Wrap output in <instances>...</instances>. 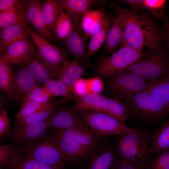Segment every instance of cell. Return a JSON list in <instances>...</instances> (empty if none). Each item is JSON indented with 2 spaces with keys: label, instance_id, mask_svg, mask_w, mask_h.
Masks as SVG:
<instances>
[{
  "label": "cell",
  "instance_id": "cell-1",
  "mask_svg": "<svg viewBox=\"0 0 169 169\" xmlns=\"http://www.w3.org/2000/svg\"><path fill=\"white\" fill-rule=\"evenodd\" d=\"M113 6L123 27L120 48L128 46L143 51L145 47H147L150 53L158 50L157 49L163 40V33L151 19L138 14L131 9L120 8L114 4Z\"/></svg>",
  "mask_w": 169,
  "mask_h": 169
},
{
  "label": "cell",
  "instance_id": "cell-2",
  "mask_svg": "<svg viewBox=\"0 0 169 169\" xmlns=\"http://www.w3.org/2000/svg\"><path fill=\"white\" fill-rule=\"evenodd\" d=\"M151 132L149 130L134 129L115 139L118 156L121 161L138 163L150 158L149 149Z\"/></svg>",
  "mask_w": 169,
  "mask_h": 169
},
{
  "label": "cell",
  "instance_id": "cell-3",
  "mask_svg": "<svg viewBox=\"0 0 169 169\" xmlns=\"http://www.w3.org/2000/svg\"><path fill=\"white\" fill-rule=\"evenodd\" d=\"M102 79L104 89L110 97L123 100L142 91L152 82L126 70Z\"/></svg>",
  "mask_w": 169,
  "mask_h": 169
},
{
  "label": "cell",
  "instance_id": "cell-4",
  "mask_svg": "<svg viewBox=\"0 0 169 169\" xmlns=\"http://www.w3.org/2000/svg\"><path fill=\"white\" fill-rule=\"evenodd\" d=\"M22 153L57 169H66L55 136L46 133L27 146L19 148Z\"/></svg>",
  "mask_w": 169,
  "mask_h": 169
},
{
  "label": "cell",
  "instance_id": "cell-5",
  "mask_svg": "<svg viewBox=\"0 0 169 169\" xmlns=\"http://www.w3.org/2000/svg\"><path fill=\"white\" fill-rule=\"evenodd\" d=\"M120 99L108 97L101 93H88L76 96L73 107L76 110L106 112L125 124L129 117L128 111L124 103Z\"/></svg>",
  "mask_w": 169,
  "mask_h": 169
},
{
  "label": "cell",
  "instance_id": "cell-6",
  "mask_svg": "<svg viewBox=\"0 0 169 169\" xmlns=\"http://www.w3.org/2000/svg\"><path fill=\"white\" fill-rule=\"evenodd\" d=\"M146 52L134 49L128 46L120 48L108 56L101 57L94 66L96 76L102 79L123 71L145 57Z\"/></svg>",
  "mask_w": 169,
  "mask_h": 169
},
{
  "label": "cell",
  "instance_id": "cell-7",
  "mask_svg": "<svg viewBox=\"0 0 169 169\" xmlns=\"http://www.w3.org/2000/svg\"><path fill=\"white\" fill-rule=\"evenodd\" d=\"M85 122L100 140L121 135L134 130L109 113L95 110H76Z\"/></svg>",
  "mask_w": 169,
  "mask_h": 169
},
{
  "label": "cell",
  "instance_id": "cell-8",
  "mask_svg": "<svg viewBox=\"0 0 169 169\" xmlns=\"http://www.w3.org/2000/svg\"><path fill=\"white\" fill-rule=\"evenodd\" d=\"M123 101L129 116L131 115L142 122H155L169 112L167 107L146 92L141 91Z\"/></svg>",
  "mask_w": 169,
  "mask_h": 169
},
{
  "label": "cell",
  "instance_id": "cell-9",
  "mask_svg": "<svg viewBox=\"0 0 169 169\" xmlns=\"http://www.w3.org/2000/svg\"><path fill=\"white\" fill-rule=\"evenodd\" d=\"M125 70L154 82L169 73V54L158 49Z\"/></svg>",
  "mask_w": 169,
  "mask_h": 169
},
{
  "label": "cell",
  "instance_id": "cell-10",
  "mask_svg": "<svg viewBox=\"0 0 169 169\" xmlns=\"http://www.w3.org/2000/svg\"><path fill=\"white\" fill-rule=\"evenodd\" d=\"M108 137L101 140L94 147L79 169H112L120 160L114 139Z\"/></svg>",
  "mask_w": 169,
  "mask_h": 169
},
{
  "label": "cell",
  "instance_id": "cell-11",
  "mask_svg": "<svg viewBox=\"0 0 169 169\" xmlns=\"http://www.w3.org/2000/svg\"><path fill=\"white\" fill-rule=\"evenodd\" d=\"M53 132L55 136L67 167L79 166L94 148L84 145Z\"/></svg>",
  "mask_w": 169,
  "mask_h": 169
},
{
  "label": "cell",
  "instance_id": "cell-12",
  "mask_svg": "<svg viewBox=\"0 0 169 169\" xmlns=\"http://www.w3.org/2000/svg\"><path fill=\"white\" fill-rule=\"evenodd\" d=\"M30 36L37 47V51L41 58L54 72L67 60L65 51L32 31Z\"/></svg>",
  "mask_w": 169,
  "mask_h": 169
},
{
  "label": "cell",
  "instance_id": "cell-13",
  "mask_svg": "<svg viewBox=\"0 0 169 169\" xmlns=\"http://www.w3.org/2000/svg\"><path fill=\"white\" fill-rule=\"evenodd\" d=\"M73 29L65 39L64 44L69 54L78 60L85 67H87L93 72L94 66L89 61L87 56L86 41L79 29L78 21H72Z\"/></svg>",
  "mask_w": 169,
  "mask_h": 169
},
{
  "label": "cell",
  "instance_id": "cell-14",
  "mask_svg": "<svg viewBox=\"0 0 169 169\" xmlns=\"http://www.w3.org/2000/svg\"><path fill=\"white\" fill-rule=\"evenodd\" d=\"M25 17L27 23L36 31V33L48 40H53L54 35L46 25L43 15L44 2L39 0H24Z\"/></svg>",
  "mask_w": 169,
  "mask_h": 169
},
{
  "label": "cell",
  "instance_id": "cell-15",
  "mask_svg": "<svg viewBox=\"0 0 169 169\" xmlns=\"http://www.w3.org/2000/svg\"><path fill=\"white\" fill-rule=\"evenodd\" d=\"M50 117L37 123L18 128H13L10 137L12 141L21 147L27 146L46 133L50 126Z\"/></svg>",
  "mask_w": 169,
  "mask_h": 169
},
{
  "label": "cell",
  "instance_id": "cell-16",
  "mask_svg": "<svg viewBox=\"0 0 169 169\" xmlns=\"http://www.w3.org/2000/svg\"><path fill=\"white\" fill-rule=\"evenodd\" d=\"M64 104L60 105L51 116L50 128L51 130L55 131L69 129L86 124L73 106Z\"/></svg>",
  "mask_w": 169,
  "mask_h": 169
},
{
  "label": "cell",
  "instance_id": "cell-17",
  "mask_svg": "<svg viewBox=\"0 0 169 169\" xmlns=\"http://www.w3.org/2000/svg\"><path fill=\"white\" fill-rule=\"evenodd\" d=\"M30 36L14 43L5 50L6 56L10 64H24L36 53Z\"/></svg>",
  "mask_w": 169,
  "mask_h": 169
},
{
  "label": "cell",
  "instance_id": "cell-18",
  "mask_svg": "<svg viewBox=\"0 0 169 169\" xmlns=\"http://www.w3.org/2000/svg\"><path fill=\"white\" fill-rule=\"evenodd\" d=\"M54 73L58 80L62 81L73 90L78 80L87 74L85 67L75 59L65 60Z\"/></svg>",
  "mask_w": 169,
  "mask_h": 169
},
{
  "label": "cell",
  "instance_id": "cell-19",
  "mask_svg": "<svg viewBox=\"0 0 169 169\" xmlns=\"http://www.w3.org/2000/svg\"><path fill=\"white\" fill-rule=\"evenodd\" d=\"M14 99L22 102L33 88L41 84L35 80L24 64L14 73Z\"/></svg>",
  "mask_w": 169,
  "mask_h": 169
},
{
  "label": "cell",
  "instance_id": "cell-20",
  "mask_svg": "<svg viewBox=\"0 0 169 169\" xmlns=\"http://www.w3.org/2000/svg\"><path fill=\"white\" fill-rule=\"evenodd\" d=\"M52 131L58 135L93 147L97 146L101 141L86 124Z\"/></svg>",
  "mask_w": 169,
  "mask_h": 169
},
{
  "label": "cell",
  "instance_id": "cell-21",
  "mask_svg": "<svg viewBox=\"0 0 169 169\" xmlns=\"http://www.w3.org/2000/svg\"><path fill=\"white\" fill-rule=\"evenodd\" d=\"M26 8L24 0H18L11 8L0 12V29L13 25H21L30 28L25 17Z\"/></svg>",
  "mask_w": 169,
  "mask_h": 169
},
{
  "label": "cell",
  "instance_id": "cell-22",
  "mask_svg": "<svg viewBox=\"0 0 169 169\" xmlns=\"http://www.w3.org/2000/svg\"><path fill=\"white\" fill-rule=\"evenodd\" d=\"M74 95L69 96L54 101L52 104L29 116L18 119L13 123V128H21L42 121L52 115L62 104L74 100Z\"/></svg>",
  "mask_w": 169,
  "mask_h": 169
},
{
  "label": "cell",
  "instance_id": "cell-23",
  "mask_svg": "<svg viewBox=\"0 0 169 169\" xmlns=\"http://www.w3.org/2000/svg\"><path fill=\"white\" fill-rule=\"evenodd\" d=\"M5 50L0 49V89L7 100L14 99V76L11 64L6 56Z\"/></svg>",
  "mask_w": 169,
  "mask_h": 169
},
{
  "label": "cell",
  "instance_id": "cell-24",
  "mask_svg": "<svg viewBox=\"0 0 169 169\" xmlns=\"http://www.w3.org/2000/svg\"><path fill=\"white\" fill-rule=\"evenodd\" d=\"M24 65L35 80L41 84H44L55 77L54 72L42 59L37 51Z\"/></svg>",
  "mask_w": 169,
  "mask_h": 169
},
{
  "label": "cell",
  "instance_id": "cell-25",
  "mask_svg": "<svg viewBox=\"0 0 169 169\" xmlns=\"http://www.w3.org/2000/svg\"><path fill=\"white\" fill-rule=\"evenodd\" d=\"M168 150L169 118L151 132L150 157L153 158L160 152Z\"/></svg>",
  "mask_w": 169,
  "mask_h": 169
},
{
  "label": "cell",
  "instance_id": "cell-26",
  "mask_svg": "<svg viewBox=\"0 0 169 169\" xmlns=\"http://www.w3.org/2000/svg\"><path fill=\"white\" fill-rule=\"evenodd\" d=\"M106 17L101 9L89 11L84 16L81 18V26L84 32L83 35L86 39L100 31Z\"/></svg>",
  "mask_w": 169,
  "mask_h": 169
},
{
  "label": "cell",
  "instance_id": "cell-27",
  "mask_svg": "<svg viewBox=\"0 0 169 169\" xmlns=\"http://www.w3.org/2000/svg\"><path fill=\"white\" fill-rule=\"evenodd\" d=\"M59 1L72 21L81 19L89 11L91 4L100 2V1L90 0H60Z\"/></svg>",
  "mask_w": 169,
  "mask_h": 169
},
{
  "label": "cell",
  "instance_id": "cell-28",
  "mask_svg": "<svg viewBox=\"0 0 169 169\" xmlns=\"http://www.w3.org/2000/svg\"><path fill=\"white\" fill-rule=\"evenodd\" d=\"M32 31L30 28L18 25L4 28L0 32V49L6 50L14 43L30 36Z\"/></svg>",
  "mask_w": 169,
  "mask_h": 169
},
{
  "label": "cell",
  "instance_id": "cell-29",
  "mask_svg": "<svg viewBox=\"0 0 169 169\" xmlns=\"http://www.w3.org/2000/svg\"><path fill=\"white\" fill-rule=\"evenodd\" d=\"M142 91L149 93L167 107L169 103V73L151 83Z\"/></svg>",
  "mask_w": 169,
  "mask_h": 169
},
{
  "label": "cell",
  "instance_id": "cell-30",
  "mask_svg": "<svg viewBox=\"0 0 169 169\" xmlns=\"http://www.w3.org/2000/svg\"><path fill=\"white\" fill-rule=\"evenodd\" d=\"M123 35L122 23L119 18L115 16L108 30L105 42V52L110 53L120 45Z\"/></svg>",
  "mask_w": 169,
  "mask_h": 169
},
{
  "label": "cell",
  "instance_id": "cell-31",
  "mask_svg": "<svg viewBox=\"0 0 169 169\" xmlns=\"http://www.w3.org/2000/svg\"><path fill=\"white\" fill-rule=\"evenodd\" d=\"M63 9L59 0H46L44 2L42 9L43 18L52 33L58 15Z\"/></svg>",
  "mask_w": 169,
  "mask_h": 169
},
{
  "label": "cell",
  "instance_id": "cell-32",
  "mask_svg": "<svg viewBox=\"0 0 169 169\" xmlns=\"http://www.w3.org/2000/svg\"><path fill=\"white\" fill-rule=\"evenodd\" d=\"M73 29L72 20L63 9L60 12L56 21L53 32L58 40H63L68 36Z\"/></svg>",
  "mask_w": 169,
  "mask_h": 169
},
{
  "label": "cell",
  "instance_id": "cell-33",
  "mask_svg": "<svg viewBox=\"0 0 169 169\" xmlns=\"http://www.w3.org/2000/svg\"><path fill=\"white\" fill-rule=\"evenodd\" d=\"M8 169H57L33 158L20 152L18 157Z\"/></svg>",
  "mask_w": 169,
  "mask_h": 169
},
{
  "label": "cell",
  "instance_id": "cell-34",
  "mask_svg": "<svg viewBox=\"0 0 169 169\" xmlns=\"http://www.w3.org/2000/svg\"><path fill=\"white\" fill-rule=\"evenodd\" d=\"M110 25V19L106 16L101 30L90 38V42L87 47V56L89 59L105 42Z\"/></svg>",
  "mask_w": 169,
  "mask_h": 169
},
{
  "label": "cell",
  "instance_id": "cell-35",
  "mask_svg": "<svg viewBox=\"0 0 169 169\" xmlns=\"http://www.w3.org/2000/svg\"><path fill=\"white\" fill-rule=\"evenodd\" d=\"M44 86L49 91L51 97L62 96L65 98L74 95L72 89L58 79H51L44 84Z\"/></svg>",
  "mask_w": 169,
  "mask_h": 169
},
{
  "label": "cell",
  "instance_id": "cell-36",
  "mask_svg": "<svg viewBox=\"0 0 169 169\" xmlns=\"http://www.w3.org/2000/svg\"><path fill=\"white\" fill-rule=\"evenodd\" d=\"M53 102L40 103L30 100L23 101L22 102L21 109L15 115V117L20 119L29 116L48 107Z\"/></svg>",
  "mask_w": 169,
  "mask_h": 169
},
{
  "label": "cell",
  "instance_id": "cell-37",
  "mask_svg": "<svg viewBox=\"0 0 169 169\" xmlns=\"http://www.w3.org/2000/svg\"><path fill=\"white\" fill-rule=\"evenodd\" d=\"M20 153L19 148L11 146L0 145V168H9Z\"/></svg>",
  "mask_w": 169,
  "mask_h": 169
},
{
  "label": "cell",
  "instance_id": "cell-38",
  "mask_svg": "<svg viewBox=\"0 0 169 169\" xmlns=\"http://www.w3.org/2000/svg\"><path fill=\"white\" fill-rule=\"evenodd\" d=\"M145 169H169V150L162 151L150 158Z\"/></svg>",
  "mask_w": 169,
  "mask_h": 169
},
{
  "label": "cell",
  "instance_id": "cell-39",
  "mask_svg": "<svg viewBox=\"0 0 169 169\" xmlns=\"http://www.w3.org/2000/svg\"><path fill=\"white\" fill-rule=\"evenodd\" d=\"M51 97L49 92L44 86L42 87L38 86L33 88L23 101L30 100L40 103L46 102H48Z\"/></svg>",
  "mask_w": 169,
  "mask_h": 169
},
{
  "label": "cell",
  "instance_id": "cell-40",
  "mask_svg": "<svg viewBox=\"0 0 169 169\" xmlns=\"http://www.w3.org/2000/svg\"><path fill=\"white\" fill-rule=\"evenodd\" d=\"M11 134V120L7 111L2 109L0 110V141L10 137Z\"/></svg>",
  "mask_w": 169,
  "mask_h": 169
},
{
  "label": "cell",
  "instance_id": "cell-41",
  "mask_svg": "<svg viewBox=\"0 0 169 169\" xmlns=\"http://www.w3.org/2000/svg\"><path fill=\"white\" fill-rule=\"evenodd\" d=\"M87 79L90 93L101 94L104 88L102 79L96 76Z\"/></svg>",
  "mask_w": 169,
  "mask_h": 169
},
{
  "label": "cell",
  "instance_id": "cell-42",
  "mask_svg": "<svg viewBox=\"0 0 169 169\" xmlns=\"http://www.w3.org/2000/svg\"><path fill=\"white\" fill-rule=\"evenodd\" d=\"M154 15L163 22V27L164 32H163V40H165L169 48V19L165 13L161 11L153 13Z\"/></svg>",
  "mask_w": 169,
  "mask_h": 169
},
{
  "label": "cell",
  "instance_id": "cell-43",
  "mask_svg": "<svg viewBox=\"0 0 169 169\" xmlns=\"http://www.w3.org/2000/svg\"><path fill=\"white\" fill-rule=\"evenodd\" d=\"M73 91L76 96L90 93L87 79L81 78L78 80L73 88Z\"/></svg>",
  "mask_w": 169,
  "mask_h": 169
},
{
  "label": "cell",
  "instance_id": "cell-44",
  "mask_svg": "<svg viewBox=\"0 0 169 169\" xmlns=\"http://www.w3.org/2000/svg\"><path fill=\"white\" fill-rule=\"evenodd\" d=\"M148 161L138 163H130L120 160L112 169H145Z\"/></svg>",
  "mask_w": 169,
  "mask_h": 169
},
{
  "label": "cell",
  "instance_id": "cell-45",
  "mask_svg": "<svg viewBox=\"0 0 169 169\" xmlns=\"http://www.w3.org/2000/svg\"><path fill=\"white\" fill-rule=\"evenodd\" d=\"M166 3L164 0H145L144 7L152 11H159L164 8Z\"/></svg>",
  "mask_w": 169,
  "mask_h": 169
},
{
  "label": "cell",
  "instance_id": "cell-46",
  "mask_svg": "<svg viewBox=\"0 0 169 169\" xmlns=\"http://www.w3.org/2000/svg\"><path fill=\"white\" fill-rule=\"evenodd\" d=\"M120 2L130 6L131 9L135 11L144 7L143 0H123Z\"/></svg>",
  "mask_w": 169,
  "mask_h": 169
},
{
  "label": "cell",
  "instance_id": "cell-47",
  "mask_svg": "<svg viewBox=\"0 0 169 169\" xmlns=\"http://www.w3.org/2000/svg\"><path fill=\"white\" fill-rule=\"evenodd\" d=\"M18 1V0H0V12L11 8L16 4Z\"/></svg>",
  "mask_w": 169,
  "mask_h": 169
},
{
  "label": "cell",
  "instance_id": "cell-48",
  "mask_svg": "<svg viewBox=\"0 0 169 169\" xmlns=\"http://www.w3.org/2000/svg\"><path fill=\"white\" fill-rule=\"evenodd\" d=\"M71 169H79L77 167H70Z\"/></svg>",
  "mask_w": 169,
  "mask_h": 169
}]
</instances>
